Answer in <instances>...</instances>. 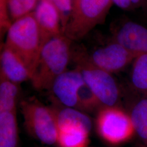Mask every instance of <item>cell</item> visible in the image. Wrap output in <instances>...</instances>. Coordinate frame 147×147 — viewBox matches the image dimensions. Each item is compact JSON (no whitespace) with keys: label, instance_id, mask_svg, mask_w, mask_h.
Returning <instances> with one entry per match:
<instances>
[{"label":"cell","instance_id":"cell-12","mask_svg":"<svg viewBox=\"0 0 147 147\" xmlns=\"http://www.w3.org/2000/svg\"><path fill=\"white\" fill-rule=\"evenodd\" d=\"M18 142L16 111L0 112V147H18Z\"/></svg>","mask_w":147,"mask_h":147},{"label":"cell","instance_id":"cell-14","mask_svg":"<svg viewBox=\"0 0 147 147\" xmlns=\"http://www.w3.org/2000/svg\"><path fill=\"white\" fill-rule=\"evenodd\" d=\"M58 127L63 126H79L90 132L92 122L89 117L75 108L65 107L55 111Z\"/></svg>","mask_w":147,"mask_h":147},{"label":"cell","instance_id":"cell-15","mask_svg":"<svg viewBox=\"0 0 147 147\" xmlns=\"http://www.w3.org/2000/svg\"><path fill=\"white\" fill-rule=\"evenodd\" d=\"M19 84L0 76V112L16 111Z\"/></svg>","mask_w":147,"mask_h":147},{"label":"cell","instance_id":"cell-20","mask_svg":"<svg viewBox=\"0 0 147 147\" xmlns=\"http://www.w3.org/2000/svg\"><path fill=\"white\" fill-rule=\"evenodd\" d=\"M58 10L61 17L63 33L73 9V0H51Z\"/></svg>","mask_w":147,"mask_h":147},{"label":"cell","instance_id":"cell-13","mask_svg":"<svg viewBox=\"0 0 147 147\" xmlns=\"http://www.w3.org/2000/svg\"><path fill=\"white\" fill-rule=\"evenodd\" d=\"M89 134L79 126H61L58 127L57 144L59 147H87Z\"/></svg>","mask_w":147,"mask_h":147},{"label":"cell","instance_id":"cell-21","mask_svg":"<svg viewBox=\"0 0 147 147\" xmlns=\"http://www.w3.org/2000/svg\"><path fill=\"white\" fill-rule=\"evenodd\" d=\"M12 23L7 0H0V31L1 37L5 33H7Z\"/></svg>","mask_w":147,"mask_h":147},{"label":"cell","instance_id":"cell-9","mask_svg":"<svg viewBox=\"0 0 147 147\" xmlns=\"http://www.w3.org/2000/svg\"><path fill=\"white\" fill-rule=\"evenodd\" d=\"M82 74L78 69L66 70L55 79L51 89L59 102L67 107L76 108L78 93L84 84Z\"/></svg>","mask_w":147,"mask_h":147},{"label":"cell","instance_id":"cell-18","mask_svg":"<svg viewBox=\"0 0 147 147\" xmlns=\"http://www.w3.org/2000/svg\"><path fill=\"white\" fill-rule=\"evenodd\" d=\"M102 105L94 93L84 83L78 93L77 104L75 109L82 112H90Z\"/></svg>","mask_w":147,"mask_h":147},{"label":"cell","instance_id":"cell-7","mask_svg":"<svg viewBox=\"0 0 147 147\" xmlns=\"http://www.w3.org/2000/svg\"><path fill=\"white\" fill-rule=\"evenodd\" d=\"M87 58L95 67L112 74L124 69L135 57L121 45L112 41L96 49Z\"/></svg>","mask_w":147,"mask_h":147},{"label":"cell","instance_id":"cell-17","mask_svg":"<svg viewBox=\"0 0 147 147\" xmlns=\"http://www.w3.org/2000/svg\"><path fill=\"white\" fill-rule=\"evenodd\" d=\"M131 82L134 89L147 94V54L140 55L134 60Z\"/></svg>","mask_w":147,"mask_h":147},{"label":"cell","instance_id":"cell-2","mask_svg":"<svg viewBox=\"0 0 147 147\" xmlns=\"http://www.w3.org/2000/svg\"><path fill=\"white\" fill-rule=\"evenodd\" d=\"M47 41L32 12L13 22L7 32L5 44L21 58L32 76Z\"/></svg>","mask_w":147,"mask_h":147},{"label":"cell","instance_id":"cell-19","mask_svg":"<svg viewBox=\"0 0 147 147\" xmlns=\"http://www.w3.org/2000/svg\"><path fill=\"white\" fill-rule=\"evenodd\" d=\"M38 0H7L11 20L13 21L32 13Z\"/></svg>","mask_w":147,"mask_h":147},{"label":"cell","instance_id":"cell-11","mask_svg":"<svg viewBox=\"0 0 147 147\" xmlns=\"http://www.w3.org/2000/svg\"><path fill=\"white\" fill-rule=\"evenodd\" d=\"M0 76L20 84L31 80V73L19 56L5 44L1 46Z\"/></svg>","mask_w":147,"mask_h":147},{"label":"cell","instance_id":"cell-16","mask_svg":"<svg viewBox=\"0 0 147 147\" xmlns=\"http://www.w3.org/2000/svg\"><path fill=\"white\" fill-rule=\"evenodd\" d=\"M130 117L135 133L147 145V98L134 105Z\"/></svg>","mask_w":147,"mask_h":147},{"label":"cell","instance_id":"cell-5","mask_svg":"<svg viewBox=\"0 0 147 147\" xmlns=\"http://www.w3.org/2000/svg\"><path fill=\"white\" fill-rule=\"evenodd\" d=\"M96 125L99 136L112 145L129 141L135 133L130 116L116 106L101 108L96 117Z\"/></svg>","mask_w":147,"mask_h":147},{"label":"cell","instance_id":"cell-3","mask_svg":"<svg viewBox=\"0 0 147 147\" xmlns=\"http://www.w3.org/2000/svg\"><path fill=\"white\" fill-rule=\"evenodd\" d=\"M112 4V0H73L63 34L71 41L84 38L103 21Z\"/></svg>","mask_w":147,"mask_h":147},{"label":"cell","instance_id":"cell-8","mask_svg":"<svg viewBox=\"0 0 147 147\" xmlns=\"http://www.w3.org/2000/svg\"><path fill=\"white\" fill-rule=\"evenodd\" d=\"M112 41L126 49L135 58L147 54V28L136 22L122 23L114 31Z\"/></svg>","mask_w":147,"mask_h":147},{"label":"cell","instance_id":"cell-4","mask_svg":"<svg viewBox=\"0 0 147 147\" xmlns=\"http://www.w3.org/2000/svg\"><path fill=\"white\" fill-rule=\"evenodd\" d=\"M20 106L28 133L44 144H57L58 126L55 111L34 99L22 101Z\"/></svg>","mask_w":147,"mask_h":147},{"label":"cell","instance_id":"cell-23","mask_svg":"<svg viewBox=\"0 0 147 147\" xmlns=\"http://www.w3.org/2000/svg\"></svg>","mask_w":147,"mask_h":147},{"label":"cell","instance_id":"cell-1","mask_svg":"<svg viewBox=\"0 0 147 147\" xmlns=\"http://www.w3.org/2000/svg\"><path fill=\"white\" fill-rule=\"evenodd\" d=\"M71 40L64 34L53 37L44 44L31 81L37 90L51 89L58 76L65 71L71 56Z\"/></svg>","mask_w":147,"mask_h":147},{"label":"cell","instance_id":"cell-6","mask_svg":"<svg viewBox=\"0 0 147 147\" xmlns=\"http://www.w3.org/2000/svg\"><path fill=\"white\" fill-rule=\"evenodd\" d=\"M76 68L82 74L84 83L94 93L104 106L113 107L119 98V90L111 74L90 63L86 56L78 59Z\"/></svg>","mask_w":147,"mask_h":147},{"label":"cell","instance_id":"cell-10","mask_svg":"<svg viewBox=\"0 0 147 147\" xmlns=\"http://www.w3.org/2000/svg\"><path fill=\"white\" fill-rule=\"evenodd\" d=\"M41 31L48 40L51 38L63 34L61 17L51 0H39L33 11Z\"/></svg>","mask_w":147,"mask_h":147},{"label":"cell","instance_id":"cell-22","mask_svg":"<svg viewBox=\"0 0 147 147\" xmlns=\"http://www.w3.org/2000/svg\"><path fill=\"white\" fill-rule=\"evenodd\" d=\"M113 3L123 9H130L135 5H138L142 0H112Z\"/></svg>","mask_w":147,"mask_h":147}]
</instances>
